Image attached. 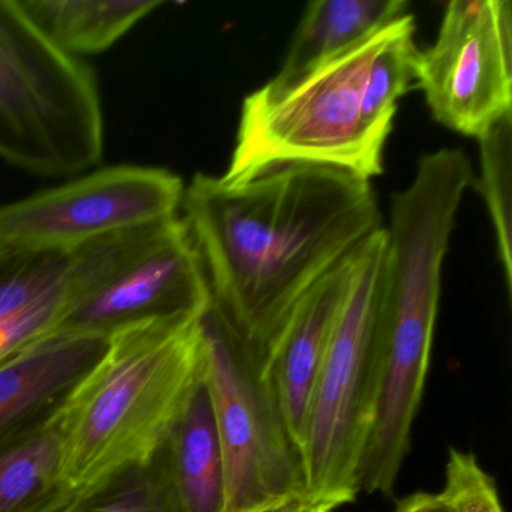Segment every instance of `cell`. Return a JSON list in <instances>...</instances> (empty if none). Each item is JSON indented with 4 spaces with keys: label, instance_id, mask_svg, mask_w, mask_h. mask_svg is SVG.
Here are the masks:
<instances>
[{
    "label": "cell",
    "instance_id": "cell-6",
    "mask_svg": "<svg viewBox=\"0 0 512 512\" xmlns=\"http://www.w3.org/2000/svg\"><path fill=\"white\" fill-rule=\"evenodd\" d=\"M385 227L362 247L335 323L301 443L305 493L337 503L358 494V469L377 385V299Z\"/></svg>",
    "mask_w": 512,
    "mask_h": 512
},
{
    "label": "cell",
    "instance_id": "cell-5",
    "mask_svg": "<svg viewBox=\"0 0 512 512\" xmlns=\"http://www.w3.org/2000/svg\"><path fill=\"white\" fill-rule=\"evenodd\" d=\"M94 71L56 49L17 0H0V158L44 178H74L103 160Z\"/></svg>",
    "mask_w": 512,
    "mask_h": 512
},
{
    "label": "cell",
    "instance_id": "cell-13",
    "mask_svg": "<svg viewBox=\"0 0 512 512\" xmlns=\"http://www.w3.org/2000/svg\"><path fill=\"white\" fill-rule=\"evenodd\" d=\"M361 250L311 290L260 362L263 379L299 454L317 377L349 295Z\"/></svg>",
    "mask_w": 512,
    "mask_h": 512
},
{
    "label": "cell",
    "instance_id": "cell-3",
    "mask_svg": "<svg viewBox=\"0 0 512 512\" xmlns=\"http://www.w3.org/2000/svg\"><path fill=\"white\" fill-rule=\"evenodd\" d=\"M202 316L151 320L110 335L58 418L62 469L74 491L88 493L163 448L205 373Z\"/></svg>",
    "mask_w": 512,
    "mask_h": 512
},
{
    "label": "cell",
    "instance_id": "cell-8",
    "mask_svg": "<svg viewBox=\"0 0 512 512\" xmlns=\"http://www.w3.org/2000/svg\"><path fill=\"white\" fill-rule=\"evenodd\" d=\"M185 184L163 167L118 164L0 205V244L73 250L178 217Z\"/></svg>",
    "mask_w": 512,
    "mask_h": 512
},
{
    "label": "cell",
    "instance_id": "cell-22",
    "mask_svg": "<svg viewBox=\"0 0 512 512\" xmlns=\"http://www.w3.org/2000/svg\"><path fill=\"white\" fill-rule=\"evenodd\" d=\"M392 512H454V509L442 493L418 491L398 500Z\"/></svg>",
    "mask_w": 512,
    "mask_h": 512
},
{
    "label": "cell",
    "instance_id": "cell-4",
    "mask_svg": "<svg viewBox=\"0 0 512 512\" xmlns=\"http://www.w3.org/2000/svg\"><path fill=\"white\" fill-rule=\"evenodd\" d=\"M385 29L293 82L247 95L223 182L287 164L334 167L370 182L382 175L389 133L368 118L365 88Z\"/></svg>",
    "mask_w": 512,
    "mask_h": 512
},
{
    "label": "cell",
    "instance_id": "cell-16",
    "mask_svg": "<svg viewBox=\"0 0 512 512\" xmlns=\"http://www.w3.org/2000/svg\"><path fill=\"white\" fill-rule=\"evenodd\" d=\"M35 28L65 55L82 59L112 49L163 0H17Z\"/></svg>",
    "mask_w": 512,
    "mask_h": 512
},
{
    "label": "cell",
    "instance_id": "cell-18",
    "mask_svg": "<svg viewBox=\"0 0 512 512\" xmlns=\"http://www.w3.org/2000/svg\"><path fill=\"white\" fill-rule=\"evenodd\" d=\"M478 190L484 197L494 235L497 254L505 277L506 290L512 293V113L479 136Z\"/></svg>",
    "mask_w": 512,
    "mask_h": 512
},
{
    "label": "cell",
    "instance_id": "cell-7",
    "mask_svg": "<svg viewBox=\"0 0 512 512\" xmlns=\"http://www.w3.org/2000/svg\"><path fill=\"white\" fill-rule=\"evenodd\" d=\"M202 335L206 385L224 458V512L304 493L301 454L259 364L211 308L202 316Z\"/></svg>",
    "mask_w": 512,
    "mask_h": 512
},
{
    "label": "cell",
    "instance_id": "cell-17",
    "mask_svg": "<svg viewBox=\"0 0 512 512\" xmlns=\"http://www.w3.org/2000/svg\"><path fill=\"white\" fill-rule=\"evenodd\" d=\"M58 418L0 449V512H70L79 502L64 478Z\"/></svg>",
    "mask_w": 512,
    "mask_h": 512
},
{
    "label": "cell",
    "instance_id": "cell-11",
    "mask_svg": "<svg viewBox=\"0 0 512 512\" xmlns=\"http://www.w3.org/2000/svg\"><path fill=\"white\" fill-rule=\"evenodd\" d=\"M209 305L205 272L179 215L151 245L89 293L59 329L110 337L151 320L202 316Z\"/></svg>",
    "mask_w": 512,
    "mask_h": 512
},
{
    "label": "cell",
    "instance_id": "cell-10",
    "mask_svg": "<svg viewBox=\"0 0 512 512\" xmlns=\"http://www.w3.org/2000/svg\"><path fill=\"white\" fill-rule=\"evenodd\" d=\"M169 221L73 250L0 244V364L58 331L89 293L152 244Z\"/></svg>",
    "mask_w": 512,
    "mask_h": 512
},
{
    "label": "cell",
    "instance_id": "cell-14",
    "mask_svg": "<svg viewBox=\"0 0 512 512\" xmlns=\"http://www.w3.org/2000/svg\"><path fill=\"white\" fill-rule=\"evenodd\" d=\"M160 452L179 512H224V458L205 373Z\"/></svg>",
    "mask_w": 512,
    "mask_h": 512
},
{
    "label": "cell",
    "instance_id": "cell-15",
    "mask_svg": "<svg viewBox=\"0 0 512 512\" xmlns=\"http://www.w3.org/2000/svg\"><path fill=\"white\" fill-rule=\"evenodd\" d=\"M403 0H316L299 20L289 52L269 82H293L364 43L406 13Z\"/></svg>",
    "mask_w": 512,
    "mask_h": 512
},
{
    "label": "cell",
    "instance_id": "cell-20",
    "mask_svg": "<svg viewBox=\"0 0 512 512\" xmlns=\"http://www.w3.org/2000/svg\"><path fill=\"white\" fill-rule=\"evenodd\" d=\"M442 496L454 512H505L493 478L472 452L457 448L448 452Z\"/></svg>",
    "mask_w": 512,
    "mask_h": 512
},
{
    "label": "cell",
    "instance_id": "cell-12",
    "mask_svg": "<svg viewBox=\"0 0 512 512\" xmlns=\"http://www.w3.org/2000/svg\"><path fill=\"white\" fill-rule=\"evenodd\" d=\"M107 346L106 335L59 329L5 359L0 364V449L58 418Z\"/></svg>",
    "mask_w": 512,
    "mask_h": 512
},
{
    "label": "cell",
    "instance_id": "cell-21",
    "mask_svg": "<svg viewBox=\"0 0 512 512\" xmlns=\"http://www.w3.org/2000/svg\"><path fill=\"white\" fill-rule=\"evenodd\" d=\"M340 506L305 493L287 494L239 512H335Z\"/></svg>",
    "mask_w": 512,
    "mask_h": 512
},
{
    "label": "cell",
    "instance_id": "cell-2",
    "mask_svg": "<svg viewBox=\"0 0 512 512\" xmlns=\"http://www.w3.org/2000/svg\"><path fill=\"white\" fill-rule=\"evenodd\" d=\"M472 166L461 149L418 161L412 182L392 194L377 299V385L358 487L391 496L410 451L439 311L443 260Z\"/></svg>",
    "mask_w": 512,
    "mask_h": 512
},
{
    "label": "cell",
    "instance_id": "cell-9",
    "mask_svg": "<svg viewBox=\"0 0 512 512\" xmlns=\"http://www.w3.org/2000/svg\"><path fill=\"white\" fill-rule=\"evenodd\" d=\"M418 89L439 124L478 139L512 113V4L452 0L419 55Z\"/></svg>",
    "mask_w": 512,
    "mask_h": 512
},
{
    "label": "cell",
    "instance_id": "cell-19",
    "mask_svg": "<svg viewBox=\"0 0 512 512\" xmlns=\"http://www.w3.org/2000/svg\"><path fill=\"white\" fill-rule=\"evenodd\" d=\"M70 512H179L161 452L83 493Z\"/></svg>",
    "mask_w": 512,
    "mask_h": 512
},
{
    "label": "cell",
    "instance_id": "cell-1",
    "mask_svg": "<svg viewBox=\"0 0 512 512\" xmlns=\"http://www.w3.org/2000/svg\"><path fill=\"white\" fill-rule=\"evenodd\" d=\"M181 211L209 308L259 367L311 290L385 227L370 181L313 164L235 185L197 173Z\"/></svg>",
    "mask_w": 512,
    "mask_h": 512
}]
</instances>
